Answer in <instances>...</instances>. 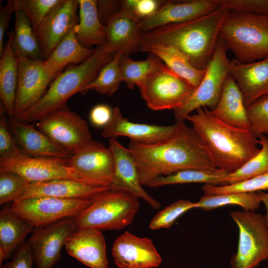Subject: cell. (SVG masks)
Masks as SVG:
<instances>
[{"label":"cell","instance_id":"obj_20","mask_svg":"<svg viewBox=\"0 0 268 268\" xmlns=\"http://www.w3.org/2000/svg\"><path fill=\"white\" fill-rule=\"evenodd\" d=\"M217 0L165 1L153 15L138 23L141 32L169 24L185 22L203 16L220 8Z\"/></svg>","mask_w":268,"mask_h":268},{"label":"cell","instance_id":"obj_2","mask_svg":"<svg viewBox=\"0 0 268 268\" xmlns=\"http://www.w3.org/2000/svg\"><path fill=\"white\" fill-rule=\"evenodd\" d=\"M231 10L220 7L203 16L141 32L139 51L149 46H173L183 52L194 67L205 69L211 61L220 27Z\"/></svg>","mask_w":268,"mask_h":268},{"label":"cell","instance_id":"obj_36","mask_svg":"<svg viewBox=\"0 0 268 268\" xmlns=\"http://www.w3.org/2000/svg\"><path fill=\"white\" fill-rule=\"evenodd\" d=\"M122 53H113V59L100 69L96 77L84 87L81 92L89 90L108 96L113 95L118 90L121 83L120 60Z\"/></svg>","mask_w":268,"mask_h":268},{"label":"cell","instance_id":"obj_49","mask_svg":"<svg viewBox=\"0 0 268 268\" xmlns=\"http://www.w3.org/2000/svg\"><path fill=\"white\" fill-rule=\"evenodd\" d=\"M258 195L261 202H263L266 208V213L265 215L266 224L268 227V194L263 191L256 192Z\"/></svg>","mask_w":268,"mask_h":268},{"label":"cell","instance_id":"obj_48","mask_svg":"<svg viewBox=\"0 0 268 268\" xmlns=\"http://www.w3.org/2000/svg\"><path fill=\"white\" fill-rule=\"evenodd\" d=\"M15 12L14 0H9L0 9V56L3 52L4 37L12 14Z\"/></svg>","mask_w":268,"mask_h":268},{"label":"cell","instance_id":"obj_7","mask_svg":"<svg viewBox=\"0 0 268 268\" xmlns=\"http://www.w3.org/2000/svg\"><path fill=\"white\" fill-rule=\"evenodd\" d=\"M230 215L239 229L237 251L230 268H256L268 260V227L265 215L255 211H235Z\"/></svg>","mask_w":268,"mask_h":268},{"label":"cell","instance_id":"obj_37","mask_svg":"<svg viewBox=\"0 0 268 268\" xmlns=\"http://www.w3.org/2000/svg\"><path fill=\"white\" fill-rule=\"evenodd\" d=\"M259 152L236 171L229 174L228 185L240 183L268 172V140L266 135L259 137Z\"/></svg>","mask_w":268,"mask_h":268},{"label":"cell","instance_id":"obj_38","mask_svg":"<svg viewBox=\"0 0 268 268\" xmlns=\"http://www.w3.org/2000/svg\"><path fill=\"white\" fill-rule=\"evenodd\" d=\"M63 0H14L15 11L23 12L35 32L42 21Z\"/></svg>","mask_w":268,"mask_h":268},{"label":"cell","instance_id":"obj_10","mask_svg":"<svg viewBox=\"0 0 268 268\" xmlns=\"http://www.w3.org/2000/svg\"><path fill=\"white\" fill-rule=\"evenodd\" d=\"M93 199L39 197L14 201L10 208L16 215L34 227H43L66 218L75 217L92 203Z\"/></svg>","mask_w":268,"mask_h":268},{"label":"cell","instance_id":"obj_44","mask_svg":"<svg viewBox=\"0 0 268 268\" xmlns=\"http://www.w3.org/2000/svg\"><path fill=\"white\" fill-rule=\"evenodd\" d=\"M0 112V159L8 158L24 154L10 134L6 121L5 115L7 114L1 102Z\"/></svg>","mask_w":268,"mask_h":268},{"label":"cell","instance_id":"obj_3","mask_svg":"<svg viewBox=\"0 0 268 268\" xmlns=\"http://www.w3.org/2000/svg\"><path fill=\"white\" fill-rule=\"evenodd\" d=\"M185 120L201 137L216 168L233 173L260 151L259 139L250 130L223 122L206 107L197 109Z\"/></svg>","mask_w":268,"mask_h":268},{"label":"cell","instance_id":"obj_47","mask_svg":"<svg viewBox=\"0 0 268 268\" xmlns=\"http://www.w3.org/2000/svg\"><path fill=\"white\" fill-rule=\"evenodd\" d=\"M113 109L107 104L95 105L90 112L89 120L91 123L96 127L104 128L111 119Z\"/></svg>","mask_w":268,"mask_h":268},{"label":"cell","instance_id":"obj_27","mask_svg":"<svg viewBox=\"0 0 268 268\" xmlns=\"http://www.w3.org/2000/svg\"><path fill=\"white\" fill-rule=\"evenodd\" d=\"M95 49L82 46L76 36V25L59 43L49 57L43 60L45 70L51 77L55 78L61 70L70 64L82 63L95 52Z\"/></svg>","mask_w":268,"mask_h":268},{"label":"cell","instance_id":"obj_42","mask_svg":"<svg viewBox=\"0 0 268 268\" xmlns=\"http://www.w3.org/2000/svg\"><path fill=\"white\" fill-rule=\"evenodd\" d=\"M30 183L14 173L0 171V204L18 200Z\"/></svg>","mask_w":268,"mask_h":268},{"label":"cell","instance_id":"obj_11","mask_svg":"<svg viewBox=\"0 0 268 268\" xmlns=\"http://www.w3.org/2000/svg\"><path fill=\"white\" fill-rule=\"evenodd\" d=\"M36 126L54 142L72 153L92 140L86 121L67 107L47 114Z\"/></svg>","mask_w":268,"mask_h":268},{"label":"cell","instance_id":"obj_24","mask_svg":"<svg viewBox=\"0 0 268 268\" xmlns=\"http://www.w3.org/2000/svg\"><path fill=\"white\" fill-rule=\"evenodd\" d=\"M7 123L8 129L27 155L67 160L73 154L54 142L33 125L10 119Z\"/></svg>","mask_w":268,"mask_h":268},{"label":"cell","instance_id":"obj_29","mask_svg":"<svg viewBox=\"0 0 268 268\" xmlns=\"http://www.w3.org/2000/svg\"><path fill=\"white\" fill-rule=\"evenodd\" d=\"M79 20L76 25V36L84 47L91 48L93 45H104L106 42L105 26L101 23L98 14L97 0H77Z\"/></svg>","mask_w":268,"mask_h":268},{"label":"cell","instance_id":"obj_25","mask_svg":"<svg viewBox=\"0 0 268 268\" xmlns=\"http://www.w3.org/2000/svg\"><path fill=\"white\" fill-rule=\"evenodd\" d=\"M107 51L130 56L139 51L141 32L138 23L122 14L119 11L108 19L105 25Z\"/></svg>","mask_w":268,"mask_h":268},{"label":"cell","instance_id":"obj_39","mask_svg":"<svg viewBox=\"0 0 268 268\" xmlns=\"http://www.w3.org/2000/svg\"><path fill=\"white\" fill-rule=\"evenodd\" d=\"M204 195L226 193H256L268 190V172L234 184L215 186L205 184L201 188Z\"/></svg>","mask_w":268,"mask_h":268},{"label":"cell","instance_id":"obj_46","mask_svg":"<svg viewBox=\"0 0 268 268\" xmlns=\"http://www.w3.org/2000/svg\"><path fill=\"white\" fill-rule=\"evenodd\" d=\"M33 262L31 248L26 242L17 249L11 261L5 264L0 268H32Z\"/></svg>","mask_w":268,"mask_h":268},{"label":"cell","instance_id":"obj_9","mask_svg":"<svg viewBox=\"0 0 268 268\" xmlns=\"http://www.w3.org/2000/svg\"><path fill=\"white\" fill-rule=\"evenodd\" d=\"M227 50L225 42L219 37L214 53L201 83L185 105L174 111L176 123L184 122L187 116L199 108L206 107L212 111L216 107L229 74L230 61L227 57Z\"/></svg>","mask_w":268,"mask_h":268},{"label":"cell","instance_id":"obj_5","mask_svg":"<svg viewBox=\"0 0 268 268\" xmlns=\"http://www.w3.org/2000/svg\"><path fill=\"white\" fill-rule=\"evenodd\" d=\"M219 37L241 63L268 57V16L231 10L220 27Z\"/></svg>","mask_w":268,"mask_h":268},{"label":"cell","instance_id":"obj_21","mask_svg":"<svg viewBox=\"0 0 268 268\" xmlns=\"http://www.w3.org/2000/svg\"><path fill=\"white\" fill-rule=\"evenodd\" d=\"M67 254L90 268H107L106 245L101 230L77 228L67 238Z\"/></svg>","mask_w":268,"mask_h":268},{"label":"cell","instance_id":"obj_19","mask_svg":"<svg viewBox=\"0 0 268 268\" xmlns=\"http://www.w3.org/2000/svg\"><path fill=\"white\" fill-rule=\"evenodd\" d=\"M114 159V170L110 190L125 191L143 199L152 208L158 209L160 203L148 194L140 183L134 160L128 148L115 138H109V146Z\"/></svg>","mask_w":268,"mask_h":268},{"label":"cell","instance_id":"obj_31","mask_svg":"<svg viewBox=\"0 0 268 268\" xmlns=\"http://www.w3.org/2000/svg\"><path fill=\"white\" fill-rule=\"evenodd\" d=\"M141 51L156 56L195 88L199 86L204 75L205 69H199L194 67L187 56L173 46L155 45L144 48Z\"/></svg>","mask_w":268,"mask_h":268},{"label":"cell","instance_id":"obj_34","mask_svg":"<svg viewBox=\"0 0 268 268\" xmlns=\"http://www.w3.org/2000/svg\"><path fill=\"white\" fill-rule=\"evenodd\" d=\"M161 62L158 57L151 53L143 61H134L130 56L122 54L120 60L122 81L130 89L135 85L138 87Z\"/></svg>","mask_w":268,"mask_h":268},{"label":"cell","instance_id":"obj_17","mask_svg":"<svg viewBox=\"0 0 268 268\" xmlns=\"http://www.w3.org/2000/svg\"><path fill=\"white\" fill-rule=\"evenodd\" d=\"M78 8L77 0H63L42 21L35 32L41 48L42 59H47L59 43L77 24Z\"/></svg>","mask_w":268,"mask_h":268},{"label":"cell","instance_id":"obj_30","mask_svg":"<svg viewBox=\"0 0 268 268\" xmlns=\"http://www.w3.org/2000/svg\"><path fill=\"white\" fill-rule=\"evenodd\" d=\"M8 39L0 60V98L10 119L14 116L18 82L17 59L12 49L13 33H7Z\"/></svg>","mask_w":268,"mask_h":268},{"label":"cell","instance_id":"obj_12","mask_svg":"<svg viewBox=\"0 0 268 268\" xmlns=\"http://www.w3.org/2000/svg\"><path fill=\"white\" fill-rule=\"evenodd\" d=\"M67 164L84 182L109 187L114 173V159L111 148L103 143L90 141L73 153L67 160Z\"/></svg>","mask_w":268,"mask_h":268},{"label":"cell","instance_id":"obj_8","mask_svg":"<svg viewBox=\"0 0 268 268\" xmlns=\"http://www.w3.org/2000/svg\"><path fill=\"white\" fill-rule=\"evenodd\" d=\"M138 87L147 107L155 111L182 108L195 89L162 61Z\"/></svg>","mask_w":268,"mask_h":268},{"label":"cell","instance_id":"obj_43","mask_svg":"<svg viewBox=\"0 0 268 268\" xmlns=\"http://www.w3.org/2000/svg\"><path fill=\"white\" fill-rule=\"evenodd\" d=\"M249 130L257 137L268 134V95H265L247 108Z\"/></svg>","mask_w":268,"mask_h":268},{"label":"cell","instance_id":"obj_14","mask_svg":"<svg viewBox=\"0 0 268 268\" xmlns=\"http://www.w3.org/2000/svg\"><path fill=\"white\" fill-rule=\"evenodd\" d=\"M77 227L68 218L43 227H35L27 240L36 268H51L61 258V250Z\"/></svg>","mask_w":268,"mask_h":268},{"label":"cell","instance_id":"obj_40","mask_svg":"<svg viewBox=\"0 0 268 268\" xmlns=\"http://www.w3.org/2000/svg\"><path fill=\"white\" fill-rule=\"evenodd\" d=\"M197 207V202L179 200L159 211L150 221L149 227L153 230L170 228L181 215Z\"/></svg>","mask_w":268,"mask_h":268},{"label":"cell","instance_id":"obj_33","mask_svg":"<svg viewBox=\"0 0 268 268\" xmlns=\"http://www.w3.org/2000/svg\"><path fill=\"white\" fill-rule=\"evenodd\" d=\"M14 14V31L11 46L15 56L42 60L40 46L30 21L21 11L17 10Z\"/></svg>","mask_w":268,"mask_h":268},{"label":"cell","instance_id":"obj_6","mask_svg":"<svg viewBox=\"0 0 268 268\" xmlns=\"http://www.w3.org/2000/svg\"><path fill=\"white\" fill-rule=\"evenodd\" d=\"M139 208L138 198L125 191L108 190L74 218L77 228L123 229L134 220Z\"/></svg>","mask_w":268,"mask_h":268},{"label":"cell","instance_id":"obj_51","mask_svg":"<svg viewBox=\"0 0 268 268\" xmlns=\"http://www.w3.org/2000/svg\"><path fill=\"white\" fill-rule=\"evenodd\" d=\"M56 268H60L59 267H57Z\"/></svg>","mask_w":268,"mask_h":268},{"label":"cell","instance_id":"obj_32","mask_svg":"<svg viewBox=\"0 0 268 268\" xmlns=\"http://www.w3.org/2000/svg\"><path fill=\"white\" fill-rule=\"evenodd\" d=\"M230 173L219 168L213 170L188 169L156 178L148 186L158 188L169 185L186 183H205L215 186H225L228 185Z\"/></svg>","mask_w":268,"mask_h":268},{"label":"cell","instance_id":"obj_4","mask_svg":"<svg viewBox=\"0 0 268 268\" xmlns=\"http://www.w3.org/2000/svg\"><path fill=\"white\" fill-rule=\"evenodd\" d=\"M113 58V53L107 51L105 44L97 46L92 55L85 61L69 66L59 74L34 106L10 120L25 123L37 122L55 110L67 108L66 104L69 98L77 92H81Z\"/></svg>","mask_w":268,"mask_h":268},{"label":"cell","instance_id":"obj_16","mask_svg":"<svg viewBox=\"0 0 268 268\" xmlns=\"http://www.w3.org/2000/svg\"><path fill=\"white\" fill-rule=\"evenodd\" d=\"M184 123L176 122L171 125L159 126L134 123L124 117L117 107L113 108L111 119L103 128L101 135L109 138L124 136L135 143L152 144L172 136Z\"/></svg>","mask_w":268,"mask_h":268},{"label":"cell","instance_id":"obj_45","mask_svg":"<svg viewBox=\"0 0 268 268\" xmlns=\"http://www.w3.org/2000/svg\"><path fill=\"white\" fill-rule=\"evenodd\" d=\"M220 7L240 12L268 16V0H217Z\"/></svg>","mask_w":268,"mask_h":268},{"label":"cell","instance_id":"obj_23","mask_svg":"<svg viewBox=\"0 0 268 268\" xmlns=\"http://www.w3.org/2000/svg\"><path fill=\"white\" fill-rule=\"evenodd\" d=\"M109 190V187L95 186L76 180L58 179L30 183L18 200L39 197L63 199H93Z\"/></svg>","mask_w":268,"mask_h":268},{"label":"cell","instance_id":"obj_41","mask_svg":"<svg viewBox=\"0 0 268 268\" xmlns=\"http://www.w3.org/2000/svg\"><path fill=\"white\" fill-rule=\"evenodd\" d=\"M165 2L158 0H120L119 12L139 23L155 13Z\"/></svg>","mask_w":268,"mask_h":268},{"label":"cell","instance_id":"obj_18","mask_svg":"<svg viewBox=\"0 0 268 268\" xmlns=\"http://www.w3.org/2000/svg\"><path fill=\"white\" fill-rule=\"evenodd\" d=\"M112 251L115 265L120 268H156L162 261L150 239L128 231L116 239Z\"/></svg>","mask_w":268,"mask_h":268},{"label":"cell","instance_id":"obj_50","mask_svg":"<svg viewBox=\"0 0 268 268\" xmlns=\"http://www.w3.org/2000/svg\"><path fill=\"white\" fill-rule=\"evenodd\" d=\"M266 135L267 138V139L268 140V134H267Z\"/></svg>","mask_w":268,"mask_h":268},{"label":"cell","instance_id":"obj_26","mask_svg":"<svg viewBox=\"0 0 268 268\" xmlns=\"http://www.w3.org/2000/svg\"><path fill=\"white\" fill-rule=\"evenodd\" d=\"M211 112L218 119L228 125L241 129H250L243 95L235 80L229 74L224 82L218 104Z\"/></svg>","mask_w":268,"mask_h":268},{"label":"cell","instance_id":"obj_1","mask_svg":"<svg viewBox=\"0 0 268 268\" xmlns=\"http://www.w3.org/2000/svg\"><path fill=\"white\" fill-rule=\"evenodd\" d=\"M128 149L135 162L142 186H148L158 177L185 170L216 169L199 134L185 123L165 140L152 144L130 141Z\"/></svg>","mask_w":268,"mask_h":268},{"label":"cell","instance_id":"obj_22","mask_svg":"<svg viewBox=\"0 0 268 268\" xmlns=\"http://www.w3.org/2000/svg\"><path fill=\"white\" fill-rule=\"evenodd\" d=\"M229 74L234 78L241 91L247 108L268 95V57L247 64L235 59L230 61Z\"/></svg>","mask_w":268,"mask_h":268},{"label":"cell","instance_id":"obj_28","mask_svg":"<svg viewBox=\"0 0 268 268\" xmlns=\"http://www.w3.org/2000/svg\"><path fill=\"white\" fill-rule=\"evenodd\" d=\"M34 228L27 221L16 215L10 207L0 212V265L10 258L25 242L27 235Z\"/></svg>","mask_w":268,"mask_h":268},{"label":"cell","instance_id":"obj_13","mask_svg":"<svg viewBox=\"0 0 268 268\" xmlns=\"http://www.w3.org/2000/svg\"><path fill=\"white\" fill-rule=\"evenodd\" d=\"M67 160L30 157L24 154L18 156L0 159V171L14 173L30 183L58 179H72L84 182L68 166Z\"/></svg>","mask_w":268,"mask_h":268},{"label":"cell","instance_id":"obj_15","mask_svg":"<svg viewBox=\"0 0 268 268\" xmlns=\"http://www.w3.org/2000/svg\"><path fill=\"white\" fill-rule=\"evenodd\" d=\"M17 59L18 82L13 118L34 106L44 95L54 79L45 70L43 60L20 56Z\"/></svg>","mask_w":268,"mask_h":268},{"label":"cell","instance_id":"obj_35","mask_svg":"<svg viewBox=\"0 0 268 268\" xmlns=\"http://www.w3.org/2000/svg\"><path fill=\"white\" fill-rule=\"evenodd\" d=\"M261 202L257 193H226L204 195L197 202V208L211 210L227 205H237L245 211H254Z\"/></svg>","mask_w":268,"mask_h":268}]
</instances>
